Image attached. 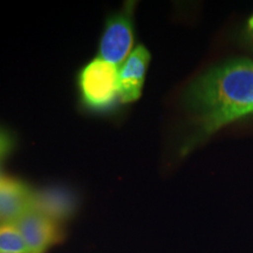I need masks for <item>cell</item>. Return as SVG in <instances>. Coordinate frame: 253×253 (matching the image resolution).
<instances>
[{"label": "cell", "instance_id": "obj_1", "mask_svg": "<svg viewBox=\"0 0 253 253\" xmlns=\"http://www.w3.org/2000/svg\"><path fill=\"white\" fill-rule=\"evenodd\" d=\"M186 103L203 136L252 114L253 61L233 60L205 73L189 87Z\"/></svg>", "mask_w": 253, "mask_h": 253}, {"label": "cell", "instance_id": "obj_2", "mask_svg": "<svg viewBox=\"0 0 253 253\" xmlns=\"http://www.w3.org/2000/svg\"><path fill=\"white\" fill-rule=\"evenodd\" d=\"M79 86L88 108L108 109L119 97V67L100 58L94 59L81 71Z\"/></svg>", "mask_w": 253, "mask_h": 253}, {"label": "cell", "instance_id": "obj_3", "mask_svg": "<svg viewBox=\"0 0 253 253\" xmlns=\"http://www.w3.org/2000/svg\"><path fill=\"white\" fill-rule=\"evenodd\" d=\"M132 43V5L126 4L120 13L107 21L103 36L101 38L99 58L120 67L131 53Z\"/></svg>", "mask_w": 253, "mask_h": 253}, {"label": "cell", "instance_id": "obj_4", "mask_svg": "<svg viewBox=\"0 0 253 253\" xmlns=\"http://www.w3.org/2000/svg\"><path fill=\"white\" fill-rule=\"evenodd\" d=\"M12 224L17 226L31 253H45L61 237L55 220L34 210H28Z\"/></svg>", "mask_w": 253, "mask_h": 253}, {"label": "cell", "instance_id": "obj_5", "mask_svg": "<svg viewBox=\"0 0 253 253\" xmlns=\"http://www.w3.org/2000/svg\"><path fill=\"white\" fill-rule=\"evenodd\" d=\"M149 61V50L140 45L119 67V99L122 103L140 99Z\"/></svg>", "mask_w": 253, "mask_h": 253}, {"label": "cell", "instance_id": "obj_6", "mask_svg": "<svg viewBox=\"0 0 253 253\" xmlns=\"http://www.w3.org/2000/svg\"><path fill=\"white\" fill-rule=\"evenodd\" d=\"M78 199L72 190L53 186L32 194L31 210L45 214L50 219L61 221L71 217L77 208Z\"/></svg>", "mask_w": 253, "mask_h": 253}, {"label": "cell", "instance_id": "obj_7", "mask_svg": "<svg viewBox=\"0 0 253 253\" xmlns=\"http://www.w3.org/2000/svg\"><path fill=\"white\" fill-rule=\"evenodd\" d=\"M33 190L18 179L2 177L0 181V224L13 223L31 210Z\"/></svg>", "mask_w": 253, "mask_h": 253}, {"label": "cell", "instance_id": "obj_8", "mask_svg": "<svg viewBox=\"0 0 253 253\" xmlns=\"http://www.w3.org/2000/svg\"><path fill=\"white\" fill-rule=\"evenodd\" d=\"M0 253H31L14 224H0Z\"/></svg>", "mask_w": 253, "mask_h": 253}, {"label": "cell", "instance_id": "obj_9", "mask_svg": "<svg viewBox=\"0 0 253 253\" xmlns=\"http://www.w3.org/2000/svg\"><path fill=\"white\" fill-rule=\"evenodd\" d=\"M14 138L13 136L5 129L0 128V160L5 158L13 150Z\"/></svg>", "mask_w": 253, "mask_h": 253}, {"label": "cell", "instance_id": "obj_10", "mask_svg": "<svg viewBox=\"0 0 253 253\" xmlns=\"http://www.w3.org/2000/svg\"><path fill=\"white\" fill-rule=\"evenodd\" d=\"M249 28H250V31H251V33L253 34V15L249 20Z\"/></svg>", "mask_w": 253, "mask_h": 253}, {"label": "cell", "instance_id": "obj_11", "mask_svg": "<svg viewBox=\"0 0 253 253\" xmlns=\"http://www.w3.org/2000/svg\"><path fill=\"white\" fill-rule=\"evenodd\" d=\"M2 177H4V176L1 175V170H0V181H1V178H2Z\"/></svg>", "mask_w": 253, "mask_h": 253}]
</instances>
